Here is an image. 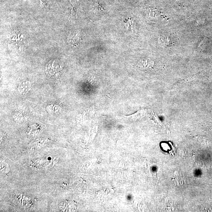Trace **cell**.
Here are the masks:
<instances>
[{
  "mask_svg": "<svg viewBox=\"0 0 212 212\" xmlns=\"http://www.w3.org/2000/svg\"><path fill=\"white\" fill-rule=\"evenodd\" d=\"M159 41H160V43L164 46H168L170 44V40L169 38L167 37H162L159 39Z\"/></svg>",
  "mask_w": 212,
  "mask_h": 212,
  "instance_id": "6da1fadb",
  "label": "cell"
}]
</instances>
